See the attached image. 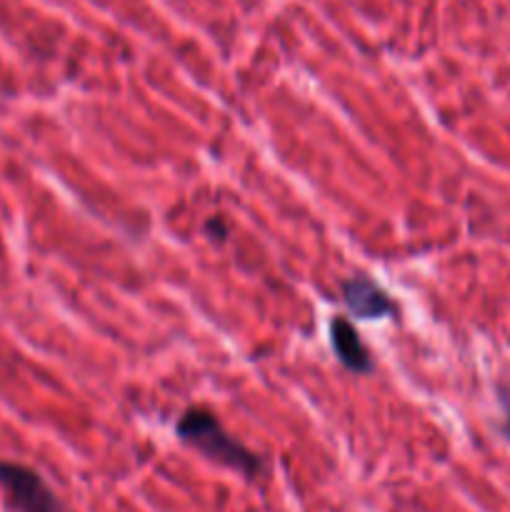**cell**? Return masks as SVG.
<instances>
[{
	"label": "cell",
	"mask_w": 510,
	"mask_h": 512,
	"mask_svg": "<svg viewBox=\"0 0 510 512\" xmlns=\"http://www.w3.org/2000/svg\"><path fill=\"white\" fill-rule=\"evenodd\" d=\"M175 433H178V438L185 445L195 448L208 460L223 465V468L235 470V473L245 475V478H258V475H263L265 465L260 460V455H255L238 438H233L210 410H185L183 418L175 425Z\"/></svg>",
	"instance_id": "1"
},
{
	"label": "cell",
	"mask_w": 510,
	"mask_h": 512,
	"mask_svg": "<svg viewBox=\"0 0 510 512\" xmlns=\"http://www.w3.org/2000/svg\"><path fill=\"white\" fill-rule=\"evenodd\" d=\"M0 490L15 512H68L40 473L13 460H0Z\"/></svg>",
	"instance_id": "2"
},
{
	"label": "cell",
	"mask_w": 510,
	"mask_h": 512,
	"mask_svg": "<svg viewBox=\"0 0 510 512\" xmlns=\"http://www.w3.org/2000/svg\"><path fill=\"white\" fill-rule=\"evenodd\" d=\"M343 303L350 310V315H355L358 320H383L398 313V305L393 303V298L365 275H353V278L345 280Z\"/></svg>",
	"instance_id": "3"
},
{
	"label": "cell",
	"mask_w": 510,
	"mask_h": 512,
	"mask_svg": "<svg viewBox=\"0 0 510 512\" xmlns=\"http://www.w3.org/2000/svg\"><path fill=\"white\" fill-rule=\"evenodd\" d=\"M330 345H333L340 363L353 373H370L373 370V358H370L368 348L348 318L330 320Z\"/></svg>",
	"instance_id": "4"
},
{
	"label": "cell",
	"mask_w": 510,
	"mask_h": 512,
	"mask_svg": "<svg viewBox=\"0 0 510 512\" xmlns=\"http://www.w3.org/2000/svg\"><path fill=\"white\" fill-rule=\"evenodd\" d=\"M208 233L213 235V238H220V240H223L225 235H228V230L223 228V220L215 218V220H208Z\"/></svg>",
	"instance_id": "5"
},
{
	"label": "cell",
	"mask_w": 510,
	"mask_h": 512,
	"mask_svg": "<svg viewBox=\"0 0 510 512\" xmlns=\"http://www.w3.org/2000/svg\"><path fill=\"white\" fill-rule=\"evenodd\" d=\"M505 435H508L510 440V410H508V420H505Z\"/></svg>",
	"instance_id": "6"
}]
</instances>
